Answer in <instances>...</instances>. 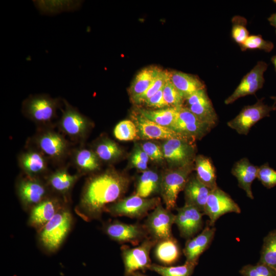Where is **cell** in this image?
I'll use <instances>...</instances> for the list:
<instances>
[{"label":"cell","mask_w":276,"mask_h":276,"mask_svg":"<svg viewBox=\"0 0 276 276\" xmlns=\"http://www.w3.org/2000/svg\"><path fill=\"white\" fill-rule=\"evenodd\" d=\"M129 182L126 175L114 170L91 177L84 186L76 213L85 221L99 219L108 205L120 200Z\"/></svg>","instance_id":"1"},{"label":"cell","mask_w":276,"mask_h":276,"mask_svg":"<svg viewBox=\"0 0 276 276\" xmlns=\"http://www.w3.org/2000/svg\"><path fill=\"white\" fill-rule=\"evenodd\" d=\"M73 222V215L66 206L38 232L42 248L49 253L56 251L71 231Z\"/></svg>","instance_id":"2"},{"label":"cell","mask_w":276,"mask_h":276,"mask_svg":"<svg viewBox=\"0 0 276 276\" xmlns=\"http://www.w3.org/2000/svg\"><path fill=\"white\" fill-rule=\"evenodd\" d=\"M194 169L193 163L168 170L161 176L160 193L166 209L175 208L178 194L184 190Z\"/></svg>","instance_id":"3"},{"label":"cell","mask_w":276,"mask_h":276,"mask_svg":"<svg viewBox=\"0 0 276 276\" xmlns=\"http://www.w3.org/2000/svg\"><path fill=\"white\" fill-rule=\"evenodd\" d=\"M159 203V197L143 198L135 194L108 205L105 212L114 217L141 219Z\"/></svg>","instance_id":"4"},{"label":"cell","mask_w":276,"mask_h":276,"mask_svg":"<svg viewBox=\"0 0 276 276\" xmlns=\"http://www.w3.org/2000/svg\"><path fill=\"white\" fill-rule=\"evenodd\" d=\"M59 99L52 98L45 94L32 95L22 103L24 114L34 122L47 124L56 117L60 106Z\"/></svg>","instance_id":"5"},{"label":"cell","mask_w":276,"mask_h":276,"mask_svg":"<svg viewBox=\"0 0 276 276\" xmlns=\"http://www.w3.org/2000/svg\"><path fill=\"white\" fill-rule=\"evenodd\" d=\"M157 242L148 237L135 247H121V255L124 266V275L132 276L134 273L145 272L151 265L150 251Z\"/></svg>","instance_id":"6"},{"label":"cell","mask_w":276,"mask_h":276,"mask_svg":"<svg viewBox=\"0 0 276 276\" xmlns=\"http://www.w3.org/2000/svg\"><path fill=\"white\" fill-rule=\"evenodd\" d=\"M275 110V105L269 106L260 99L254 104L244 106L227 124L239 134L247 135L252 126L263 118L269 117L270 112Z\"/></svg>","instance_id":"7"},{"label":"cell","mask_w":276,"mask_h":276,"mask_svg":"<svg viewBox=\"0 0 276 276\" xmlns=\"http://www.w3.org/2000/svg\"><path fill=\"white\" fill-rule=\"evenodd\" d=\"M212 128L184 106L178 108L176 119L171 127L192 142L202 138Z\"/></svg>","instance_id":"8"},{"label":"cell","mask_w":276,"mask_h":276,"mask_svg":"<svg viewBox=\"0 0 276 276\" xmlns=\"http://www.w3.org/2000/svg\"><path fill=\"white\" fill-rule=\"evenodd\" d=\"M175 215L159 203L148 215L144 224L150 237L158 242L172 236Z\"/></svg>","instance_id":"9"},{"label":"cell","mask_w":276,"mask_h":276,"mask_svg":"<svg viewBox=\"0 0 276 276\" xmlns=\"http://www.w3.org/2000/svg\"><path fill=\"white\" fill-rule=\"evenodd\" d=\"M103 230L111 240L120 243L136 245L148 238L144 224L139 223L128 224L116 220L105 223Z\"/></svg>","instance_id":"10"},{"label":"cell","mask_w":276,"mask_h":276,"mask_svg":"<svg viewBox=\"0 0 276 276\" xmlns=\"http://www.w3.org/2000/svg\"><path fill=\"white\" fill-rule=\"evenodd\" d=\"M16 191L22 206L29 211L50 196L47 184L38 178L27 175L18 180Z\"/></svg>","instance_id":"11"},{"label":"cell","mask_w":276,"mask_h":276,"mask_svg":"<svg viewBox=\"0 0 276 276\" xmlns=\"http://www.w3.org/2000/svg\"><path fill=\"white\" fill-rule=\"evenodd\" d=\"M238 204L226 192L219 187L211 190L204 207L203 214L209 217V225L215 223L223 215L228 213H241Z\"/></svg>","instance_id":"12"},{"label":"cell","mask_w":276,"mask_h":276,"mask_svg":"<svg viewBox=\"0 0 276 276\" xmlns=\"http://www.w3.org/2000/svg\"><path fill=\"white\" fill-rule=\"evenodd\" d=\"M65 107L59 125L61 131L71 139L80 140L86 135L89 127L87 119L75 107L64 100Z\"/></svg>","instance_id":"13"},{"label":"cell","mask_w":276,"mask_h":276,"mask_svg":"<svg viewBox=\"0 0 276 276\" xmlns=\"http://www.w3.org/2000/svg\"><path fill=\"white\" fill-rule=\"evenodd\" d=\"M267 66V63L264 61L258 62L243 77L234 91L225 100L224 103L230 104L241 97L255 94L257 91L262 88L265 82L264 73Z\"/></svg>","instance_id":"14"},{"label":"cell","mask_w":276,"mask_h":276,"mask_svg":"<svg viewBox=\"0 0 276 276\" xmlns=\"http://www.w3.org/2000/svg\"><path fill=\"white\" fill-rule=\"evenodd\" d=\"M164 157L177 167L193 163L195 157L192 142L180 139L166 140L162 147Z\"/></svg>","instance_id":"15"},{"label":"cell","mask_w":276,"mask_h":276,"mask_svg":"<svg viewBox=\"0 0 276 276\" xmlns=\"http://www.w3.org/2000/svg\"><path fill=\"white\" fill-rule=\"evenodd\" d=\"M65 206L63 200L50 196L30 210L28 224L38 232Z\"/></svg>","instance_id":"16"},{"label":"cell","mask_w":276,"mask_h":276,"mask_svg":"<svg viewBox=\"0 0 276 276\" xmlns=\"http://www.w3.org/2000/svg\"><path fill=\"white\" fill-rule=\"evenodd\" d=\"M176 210L174 224L180 236L187 240L193 238L202 227L203 213L197 208L187 204Z\"/></svg>","instance_id":"17"},{"label":"cell","mask_w":276,"mask_h":276,"mask_svg":"<svg viewBox=\"0 0 276 276\" xmlns=\"http://www.w3.org/2000/svg\"><path fill=\"white\" fill-rule=\"evenodd\" d=\"M35 141L39 151L53 160H59L67 153V141L62 135L53 130L41 132L37 135Z\"/></svg>","instance_id":"18"},{"label":"cell","mask_w":276,"mask_h":276,"mask_svg":"<svg viewBox=\"0 0 276 276\" xmlns=\"http://www.w3.org/2000/svg\"><path fill=\"white\" fill-rule=\"evenodd\" d=\"M185 101L187 106H184L200 120L212 128L216 125L218 121L217 114L206 93L205 88L194 93Z\"/></svg>","instance_id":"19"},{"label":"cell","mask_w":276,"mask_h":276,"mask_svg":"<svg viewBox=\"0 0 276 276\" xmlns=\"http://www.w3.org/2000/svg\"><path fill=\"white\" fill-rule=\"evenodd\" d=\"M133 120L138 134L145 140H170L180 139L193 142L181 133L171 128L163 126L152 122L141 114L133 116Z\"/></svg>","instance_id":"20"},{"label":"cell","mask_w":276,"mask_h":276,"mask_svg":"<svg viewBox=\"0 0 276 276\" xmlns=\"http://www.w3.org/2000/svg\"><path fill=\"white\" fill-rule=\"evenodd\" d=\"M216 230L215 227L208 225L198 235L187 240L183 249L186 261L198 262L200 255L211 244Z\"/></svg>","instance_id":"21"},{"label":"cell","mask_w":276,"mask_h":276,"mask_svg":"<svg viewBox=\"0 0 276 276\" xmlns=\"http://www.w3.org/2000/svg\"><path fill=\"white\" fill-rule=\"evenodd\" d=\"M259 167L252 164L246 157L240 159L233 166L232 174L236 177L239 187L243 189L247 196L254 199L251 185L257 177Z\"/></svg>","instance_id":"22"},{"label":"cell","mask_w":276,"mask_h":276,"mask_svg":"<svg viewBox=\"0 0 276 276\" xmlns=\"http://www.w3.org/2000/svg\"><path fill=\"white\" fill-rule=\"evenodd\" d=\"M211 190L196 175L190 176L183 190L185 204L193 205L203 213Z\"/></svg>","instance_id":"23"},{"label":"cell","mask_w":276,"mask_h":276,"mask_svg":"<svg viewBox=\"0 0 276 276\" xmlns=\"http://www.w3.org/2000/svg\"><path fill=\"white\" fill-rule=\"evenodd\" d=\"M19 165L26 174L38 178L47 169L45 156L39 150H28L21 153L18 158Z\"/></svg>","instance_id":"24"},{"label":"cell","mask_w":276,"mask_h":276,"mask_svg":"<svg viewBox=\"0 0 276 276\" xmlns=\"http://www.w3.org/2000/svg\"><path fill=\"white\" fill-rule=\"evenodd\" d=\"M170 81L185 100L194 93L205 88L204 83L196 76L180 71H169Z\"/></svg>","instance_id":"25"},{"label":"cell","mask_w":276,"mask_h":276,"mask_svg":"<svg viewBox=\"0 0 276 276\" xmlns=\"http://www.w3.org/2000/svg\"><path fill=\"white\" fill-rule=\"evenodd\" d=\"M180 256L179 244L173 236L158 241L154 246V256L156 259L165 265L176 263Z\"/></svg>","instance_id":"26"},{"label":"cell","mask_w":276,"mask_h":276,"mask_svg":"<svg viewBox=\"0 0 276 276\" xmlns=\"http://www.w3.org/2000/svg\"><path fill=\"white\" fill-rule=\"evenodd\" d=\"M161 70L150 66L137 73L129 88V94L133 102L149 88Z\"/></svg>","instance_id":"27"},{"label":"cell","mask_w":276,"mask_h":276,"mask_svg":"<svg viewBox=\"0 0 276 276\" xmlns=\"http://www.w3.org/2000/svg\"><path fill=\"white\" fill-rule=\"evenodd\" d=\"M79 178V175H72L63 168L50 175L47 184L52 190L65 196L71 191Z\"/></svg>","instance_id":"28"},{"label":"cell","mask_w":276,"mask_h":276,"mask_svg":"<svg viewBox=\"0 0 276 276\" xmlns=\"http://www.w3.org/2000/svg\"><path fill=\"white\" fill-rule=\"evenodd\" d=\"M195 163L194 169L198 179L211 190L218 187L215 168L211 159L199 155L195 157Z\"/></svg>","instance_id":"29"},{"label":"cell","mask_w":276,"mask_h":276,"mask_svg":"<svg viewBox=\"0 0 276 276\" xmlns=\"http://www.w3.org/2000/svg\"><path fill=\"white\" fill-rule=\"evenodd\" d=\"M161 177L155 171L146 170L139 178L135 194L143 197H149L160 193Z\"/></svg>","instance_id":"30"},{"label":"cell","mask_w":276,"mask_h":276,"mask_svg":"<svg viewBox=\"0 0 276 276\" xmlns=\"http://www.w3.org/2000/svg\"><path fill=\"white\" fill-rule=\"evenodd\" d=\"M73 162L81 172L88 173L99 169L100 159L93 150L79 148L73 155Z\"/></svg>","instance_id":"31"},{"label":"cell","mask_w":276,"mask_h":276,"mask_svg":"<svg viewBox=\"0 0 276 276\" xmlns=\"http://www.w3.org/2000/svg\"><path fill=\"white\" fill-rule=\"evenodd\" d=\"M178 108L168 107L157 110L140 109L139 113L152 122L171 128L176 118Z\"/></svg>","instance_id":"32"},{"label":"cell","mask_w":276,"mask_h":276,"mask_svg":"<svg viewBox=\"0 0 276 276\" xmlns=\"http://www.w3.org/2000/svg\"><path fill=\"white\" fill-rule=\"evenodd\" d=\"M259 262L276 270V229L264 238Z\"/></svg>","instance_id":"33"},{"label":"cell","mask_w":276,"mask_h":276,"mask_svg":"<svg viewBox=\"0 0 276 276\" xmlns=\"http://www.w3.org/2000/svg\"><path fill=\"white\" fill-rule=\"evenodd\" d=\"M198 263L186 261L181 265L168 266L151 264L149 269L161 276H191Z\"/></svg>","instance_id":"34"},{"label":"cell","mask_w":276,"mask_h":276,"mask_svg":"<svg viewBox=\"0 0 276 276\" xmlns=\"http://www.w3.org/2000/svg\"><path fill=\"white\" fill-rule=\"evenodd\" d=\"M94 151L100 160L107 162L114 160L122 154L118 145L109 139L100 141L96 145Z\"/></svg>","instance_id":"35"},{"label":"cell","mask_w":276,"mask_h":276,"mask_svg":"<svg viewBox=\"0 0 276 276\" xmlns=\"http://www.w3.org/2000/svg\"><path fill=\"white\" fill-rule=\"evenodd\" d=\"M116 139L120 141H131L137 138L138 131L135 123L128 120H123L117 124L113 130Z\"/></svg>","instance_id":"36"},{"label":"cell","mask_w":276,"mask_h":276,"mask_svg":"<svg viewBox=\"0 0 276 276\" xmlns=\"http://www.w3.org/2000/svg\"><path fill=\"white\" fill-rule=\"evenodd\" d=\"M169 80V71L161 70L149 88L137 98L134 102L136 103H144L159 90L163 89L165 84Z\"/></svg>","instance_id":"37"},{"label":"cell","mask_w":276,"mask_h":276,"mask_svg":"<svg viewBox=\"0 0 276 276\" xmlns=\"http://www.w3.org/2000/svg\"><path fill=\"white\" fill-rule=\"evenodd\" d=\"M245 18L237 15L232 18V37L239 45L242 44L249 36L246 28Z\"/></svg>","instance_id":"38"},{"label":"cell","mask_w":276,"mask_h":276,"mask_svg":"<svg viewBox=\"0 0 276 276\" xmlns=\"http://www.w3.org/2000/svg\"><path fill=\"white\" fill-rule=\"evenodd\" d=\"M239 46L242 51L258 49L270 52L273 49L274 44L272 42L264 39L260 35H251Z\"/></svg>","instance_id":"39"},{"label":"cell","mask_w":276,"mask_h":276,"mask_svg":"<svg viewBox=\"0 0 276 276\" xmlns=\"http://www.w3.org/2000/svg\"><path fill=\"white\" fill-rule=\"evenodd\" d=\"M163 93L167 107H179L183 106L185 99L170 80L164 85Z\"/></svg>","instance_id":"40"},{"label":"cell","mask_w":276,"mask_h":276,"mask_svg":"<svg viewBox=\"0 0 276 276\" xmlns=\"http://www.w3.org/2000/svg\"><path fill=\"white\" fill-rule=\"evenodd\" d=\"M239 272L242 276H276V270L259 262L243 266Z\"/></svg>","instance_id":"41"},{"label":"cell","mask_w":276,"mask_h":276,"mask_svg":"<svg viewBox=\"0 0 276 276\" xmlns=\"http://www.w3.org/2000/svg\"><path fill=\"white\" fill-rule=\"evenodd\" d=\"M257 178L267 189L276 186V171L267 163L259 167Z\"/></svg>","instance_id":"42"},{"label":"cell","mask_w":276,"mask_h":276,"mask_svg":"<svg viewBox=\"0 0 276 276\" xmlns=\"http://www.w3.org/2000/svg\"><path fill=\"white\" fill-rule=\"evenodd\" d=\"M141 148L152 160L159 162L164 158L162 149L155 143L145 142L142 145Z\"/></svg>","instance_id":"43"},{"label":"cell","mask_w":276,"mask_h":276,"mask_svg":"<svg viewBox=\"0 0 276 276\" xmlns=\"http://www.w3.org/2000/svg\"><path fill=\"white\" fill-rule=\"evenodd\" d=\"M144 103L149 107L155 108L162 109L167 107L164 99L163 89L148 99Z\"/></svg>","instance_id":"44"},{"label":"cell","mask_w":276,"mask_h":276,"mask_svg":"<svg viewBox=\"0 0 276 276\" xmlns=\"http://www.w3.org/2000/svg\"><path fill=\"white\" fill-rule=\"evenodd\" d=\"M132 156L141 160L142 161L147 163L149 159L147 154L142 150V149L139 147H137Z\"/></svg>","instance_id":"45"},{"label":"cell","mask_w":276,"mask_h":276,"mask_svg":"<svg viewBox=\"0 0 276 276\" xmlns=\"http://www.w3.org/2000/svg\"><path fill=\"white\" fill-rule=\"evenodd\" d=\"M131 163L133 166L140 170L146 171L147 169V163H146L141 160L131 156Z\"/></svg>","instance_id":"46"},{"label":"cell","mask_w":276,"mask_h":276,"mask_svg":"<svg viewBox=\"0 0 276 276\" xmlns=\"http://www.w3.org/2000/svg\"><path fill=\"white\" fill-rule=\"evenodd\" d=\"M276 3V1H274ZM269 24L273 27L276 28V12L271 14L268 18Z\"/></svg>","instance_id":"47"},{"label":"cell","mask_w":276,"mask_h":276,"mask_svg":"<svg viewBox=\"0 0 276 276\" xmlns=\"http://www.w3.org/2000/svg\"><path fill=\"white\" fill-rule=\"evenodd\" d=\"M271 62H272L274 66V68H275V72H276V55L275 56H273L271 59Z\"/></svg>","instance_id":"48"},{"label":"cell","mask_w":276,"mask_h":276,"mask_svg":"<svg viewBox=\"0 0 276 276\" xmlns=\"http://www.w3.org/2000/svg\"><path fill=\"white\" fill-rule=\"evenodd\" d=\"M132 276H147V275L143 274L140 271H137L134 273Z\"/></svg>","instance_id":"49"},{"label":"cell","mask_w":276,"mask_h":276,"mask_svg":"<svg viewBox=\"0 0 276 276\" xmlns=\"http://www.w3.org/2000/svg\"><path fill=\"white\" fill-rule=\"evenodd\" d=\"M270 98L276 102V96H271Z\"/></svg>","instance_id":"50"},{"label":"cell","mask_w":276,"mask_h":276,"mask_svg":"<svg viewBox=\"0 0 276 276\" xmlns=\"http://www.w3.org/2000/svg\"><path fill=\"white\" fill-rule=\"evenodd\" d=\"M275 33H276V31H275Z\"/></svg>","instance_id":"51"}]
</instances>
